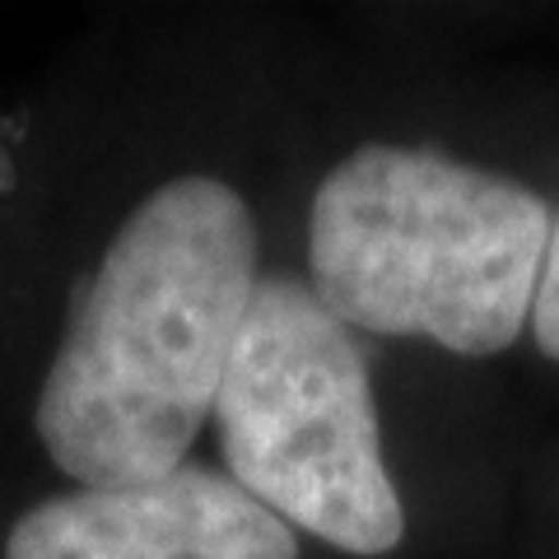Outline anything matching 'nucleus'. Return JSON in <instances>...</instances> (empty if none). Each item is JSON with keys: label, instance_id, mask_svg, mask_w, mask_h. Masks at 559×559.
I'll return each mask as SVG.
<instances>
[{"label": "nucleus", "instance_id": "nucleus-1", "mask_svg": "<svg viewBox=\"0 0 559 559\" xmlns=\"http://www.w3.org/2000/svg\"><path fill=\"white\" fill-rule=\"evenodd\" d=\"M257 224L229 182L187 173L108 242L38 396V439L80 489L178 471L257 294Z\"/></svg>", "mask_w": 559, "mask_h": 559}, {"label": "nucleus", "instance_id": "nucleus-2", "mask_svg": "<svg viewBox=\"0 0 559 559\" xmlns=\"http://www.w3.org/2000/svg\"><path fill=\"white\" fill-rule=\"evenodd\" d=\"M550 229V205L503 173L359 145L312 197V294L345 326L499 355L532 322Z\"/></svg>", "mask_w": 559, "mask_h": 559}, {"label": "nucleus", "instance_id": "nucleus-3", "mask_svg": "<svg viewBox=\"0 0 559 559\" xmlns=\"http://www.w3.org/2000/svg\"><path fill=\"white\" fill-rule=\"evenodd\" d=\"M229 480L261 509L345 555H388L406 536L378 443L369 359L312 285L261 275L219 396Z\"/></svg>", "mask_w": 559, "mask_h": 559}, {"label": "nucleus", "instance_id": "nucleus-4", "mask_svg": "<svg viewBox=\"0 0 559 559\" xmlns=\"http://www.w3.org/2000/svg\"><path fill=\"white\" fill-rule=\"evenodd\" d=\"M5 559H299L294 527L215 471L70 489L28 509Z\"/></svg>", "mask_w": 559, "mask_h": 559}, {"label": "nucleus", "instance_id": "nucleus-5", "mask_svg": "<svg viewBox=\"0 0 559 559\" xmlns=\"http://www.w3.org/2000/svg\"><path fill=\"white\" fill-rule=\"evenodd\" d=\"M532 336L540 345V355H550L559 364V219L550 229L546 266H540V285H536V304H532Z\"/></svg>", "mask_w": 559, "mask_h": 559}]
</instances>
